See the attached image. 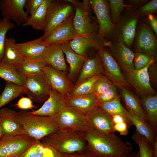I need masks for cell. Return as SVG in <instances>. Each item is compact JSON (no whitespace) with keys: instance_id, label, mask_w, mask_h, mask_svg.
Instances as JSON below:
<instances>
[{"instance_id":"cell-44","label":"cell","mask_w":157,"mask_h":157,"mask_svg":"<svg viewBox=\"0 0 157 157\" xmlns=\"http://www.w3.org/2000/svg\"><path fill=\"white\" fill-rule=\"evenodd\" d=\"M44 0H26L25 8L26 12L31 16L37 10Z\"/></svg>"},{"instance_id":"cell-2","label":"cell","mask_w":157,"mask_h":157,"mask_svg":"<svg viewBox=\"0 0 157 157\" xmlns=\"http://www.w3.org/2000/svg\"><path fill=\"white\" fill-rule=\"evenodd\" d=\"M17 117L28 135L36 140L60 131L54 116L35 115L22 110L17 112Z\"/></svg>"},{"instance_id":"cell-41","label":"cell","mask_w":157,"mask_h":157,"mask_svg":"<svg viewBox=\"0 0 157 157\" xmlns=\"http://www.w3.org/2000/svg\"><path fill=\"white\" fill-rule=\"evenodd\" d=\"M153 60H154L153 57L143 53L136 52L133 62L134 69H140L144 67Z\"/></svg>"},{"instance_id":"cell-21","label":"cell","mask_w":157,"mask_h":157,"mask_svg":"<svg viewBox=\"0 0 157 157\" xmlns=\"http://www.w3.org/2000/svg\"><path fill=\"white\" fill-rule=\"evenodd\" d=\"M42 58L48 65L56 69L64 72L67 69L62 44L49 45L45 50Z\"/></svg>"},{"instance_id":"cell-19","label":"cell","mask_w":157,"mask_h":157,"mask_svg":"<svg viewBox=\"0 0 157 157\" xmlns=\"http://www.w3.org/2000/svg\"><path fill=\"white\" fill-rule=\"evenodd\" d=\"M65 104L64 97L57 91L52 89L49 97L41 107L30 112L35 115L54 116L59 112Z\"/></svg>"},{"instance_id":"cell-1","label":"cell","mask_w":157,"mask_h":157,"mask_svg":"<svg viewBox=\"0 0 157 157\" xmlns=\"http://www.w3.org/2000/svg\"><path fill=\"white\" fill-rule=\"evenodd\" d=\"M80 133L87 142L86 150L95 157H120L133 149L130 142L124 141L115 133H102L88 125Z\"/></svg>"},{"instance_id":"cell-25","label":"cell","mask_w":157,"mask_h":157,"mask_svg":"<svg viewBox=\"0 0 157 157\" xmlns=\"http://www.w3.org/2000/svg\"><path fill=\"white\" fill-rule=\"evenodd\" d=\"M104 74V68L101 59L98 54L87 58L83 65L75 84Z\"/></svg>"},{"instance_id":"cell-38","label":"cell","mask_w":157,"mask_h":157,"mask_svg":"<svg viewBox=\"0 0 157 157\" xmlns=\"http://www.w3.org/2000/svg\"><path fill=\"white\" fill-rule=\"evenodd\" d=\"M15 27L14 24L5 17H3L0 22V63L3 55L6 33Z\"/></svg>"},{"instance_id":"cell-5","label":"cell","mask_w":157,"mask_h":157,"mask_svg":"<svg viewBox=\"0 0 157 157\" xmlns=\"http://www.w3.org/2000/svg\"><path fill=\"white\" fill-rule=\"evenodd\" d=\"M69 0L75 7L72 24L78 35L85 36L96 34L97 26L93 20L89 0Z\"/></svg>"},{"instance_id":"cell-36","label":"cell","mask_w":157,"mask_h":157,"mask_svg":"<svg viewBox=\"0 0 157 157\" xmlns=\"http://www.w3.org/2000/svg\"><path fill=\"white\" fill-rule=\"evenodd\" d=\"M98 106L109 114H119L127 118L130 113L121 104L119 96L111 101L100 104Z\"/></svg>"},{"instance_id":"cell-26","label":"cell","mask_w":157,"mask_h":157,"mask_svg":"<svg viewBox=\"0 0 157 157\" xmlns=\"http://www.w3.org/2000/svg\"><path fill=\"white\" fill-rule=\"evenodd\" d=\"M119 87L126 109L130 113L138 116L148 123L147 117L141 105L140 100L126 87L121 86Z\"/></svg>"},{"instance_id":"cell-46","label":"cell","mask_w":157,"mask_h":157,"mask_svg":"<svg viewBox=\"0 0 157 157\" xmlns=\"http://www.w3.org/2000/svg\"><path fill=\"white\" fill-rule=\"evenodd\" d=\"M42 144L44 145L42 157H62V154L53 147L48 144Z\"/></svg>"},{"instance_id":"cell-29","label":"cell","mask_w":157,"mask_h":157,"mask_svg":"<svg viewBox=\"0 0 157 157\" xmlns=\"http://www.w3.org/2000/svg\"><path fill=\"white\" fill-rule=\"evenodd\" d=\"M52 1L44 0L35 13L28 17L27 21L22 25L23 26H30L34 29L44 31L47 11Z\"/></svg>"},{"instance_id":"cell-51","label":"cell","mask_w":157,"mask_h":157,"mask_svg":"<svg viewBox=\"0 0 157 157\" xmlns=\"http://www.w3.org/2000/svg\"><path fill=\"white\" fill-rule=\"evenodd\" d=\"M34 144L28 149L20 157H38Z\"/></svg>"},{"instance_id":"cell-18","label":"cell","mask_w":157,"mask_h":157,"mask_svg":"<svg viewBox=\"0 0 157 157\" xmlns=\"http://www.w3.org/2000/svg\"><path fill=\"white\" fill-rule=\"evenodd\" d=\"M138 20V15L135 13L129 15L120 19L117 28L113 31L115 32L117 41L122 42L129 48L134 38Z\"/></svg>"},{"instance_id":"cell-50","label":"cell","mask_w":157,"mask_h":157,"mask_svg":"<svg viewBox=\"0 0 157 157\" xmlns=\"http://www.w3.org/2000/svg\"><path fill=\"white\" fill-rule=\"evenodd\" d=\"M148 20L151 28L152 30L155 35H157V19L156 17L152 14H150L148 16Z\"/></svg>"},{"instance_id":"cell-6","label":"cell","mask_w":157,"mask_h":157,"mask_svg":"<svg viewBox=\"0 0 157 157\" xmlns=\"http://www.w3.org/2000/svg\"><path fill=\"white\" fill-rule=\"evenodd\" d=\"M54 116L60 131L80 133L88 126L85 116L65 102Z\"/></svg>"},{"instance_id":"cell-53","label":"cell","mask_w":157,"mask_h":157,"mask_svg":"<svg viewBox=\"0 0 157 157\" xmlns=\"http://www.w3.org/2000/svg\"><path fill=\"white\" fill-rule=\"evenodd\" d=\"M153 157H157V139L152 145Z\"/></svg>"},{"instance_id":"cell-56","label":"cell","mask_w":157,"mask_h":157,"mask_svg":"<svg viewBox=\"0 0 157 157\" xmlns=\"http://www.w3.org/2000/svg\"><path fill=\"white\" fill-rule=\"evenodd\" d=\"M2 20L0 18V22Z\"/></svg>"},{"instance_id":"cell-17","label":"cell","mask_w":157,"mask_h":157,"mask_svg":"<svg viewBox=\"0 0 157 157\" xmlns=\"http://www.w3.org/2000/svg\"><path fill=\"white\" fill-rule=\"evenodd\" d=\"M17 112L8 107L0 109V125L3 136L28 135L17 118Z\"/></svg>"},{"instance_id":"cell-32","label":"cell","mask_w":157,"mask_h":157,"mask_svg":"<svg viewBox=\"0 0 157 157\" xmlns=\"http://www.w3.org/2000/svg\"><path fill=\"white\" fill-rule=\"evenodd\" d=\"M127 118L135 126L136 130L145 138L152 145L157 139V133L149 124L138 116L130 113Z\"/></svg>"},{"instance_id":"cell-49","label":"cell","mask_w":157,"mask_h":157,"mask_svg":"<svg viewBox=\"0 0 157 157\" xmlns=\"http://www.w3.org/2000/svg\"><path fill=\"white\" fill-rule=\"evenodd\" d=\"M62 157H95L86 150L71 154H62Z\"/></svg>"},{"instance_id":"cell-20","label":"cell","mask_w":157,"mask_h":157,"mask_svg":"<svg viewBox=\"0 0 157 157\" xmlns=\"http://www.w3.org/2000/svg\"><path fill=\"white\" fill-rule=\"evenodd\" d=\"M73 18L64 22L44 39L48 45L69 42L78 35L72 24Z\"/></svg>"},{"instance_id":"cell-30","label":"cell","mask_w":157,"mask_h":157,"mask_svg":"<svg viewBox=\"0 0 157 157\" xmlns=\"http://www.w3.org/2000/svg\"><path fill=\"white\" fill-rule=\"evenodd\" d=\"M142 106L146 114L149 124L154 132H157V96L149 95L140 99Z\"/></svg>"},{"instance_id":"cell-35","label":"cell","mask_w":157,"mask_h":157,"mask_svg":"<svg viewBox=\"0 0 157 157\" xmlns=\"http://www.w3.org/2000/svg\"><path fill=\"white\" fill-rule=\"evenodd\" d=\"M100 75L75 84L66 97H74L92 93L94 84Z\"/></svg>"},{"instance_id":"cell-4","label":"cell","mask_w":157,"mask_h":157,"mask_svg":"<svg viewBox=\"0 0 157 157\" xmlns=\"http://www.w3.org/2000/svg\"><path fill=\"white\" fill-rule=\"evenodd\" d=\"M74 13V5L69 0H52L47 11L42 38L64 22L73 18Z\"/></svg>"},{"instance_id":"cell-11","label":"cell","mask_w":157,"mask_h":157,"mask_svg":"<svg viewBox=\"0 0 157 157\" xmlns=\"http://www.w3.org/2000/svg\"><path fill=\"white\" fill-rule=\"evenodd\" d=\"M154 62V60H153L142 69H134L126 72L125 78L127 82L134 88L142 98L149 95L156 94V93L150 84L148 71L149 67Z\"/></svg>"},{"instance_id":"cell-16","label":"cell","mask_w":157,"mask_h":157,"mask_svg":"<svg viewBox=\"0 0 157 157\" xmlns=\"http://www.w3.org/2000/svg\"><path fill=\"white\" fill-rule=\"evenodd\" d=\"M103 45L108 47L110 53L125 72H128L134 69V54L123 43L119 41L114 43L106 42Z\"/></svg>"},{"instance_id":"cell-22","label":"cell","mask_w":157,"mask_h":157,"mask_svg":"<svg viewBox=\"0 0 157 157\" xmlns=\"http://www.w3.org/2000/svg\"><path fill=\"white\" fill-rule=\"evenodd\" d=\"M62 48L69 66V72L67 76L72 81L78 75L83 65L88 58L74 51L71 48L69 42L62 44Z\"/></svg>"},{"instance_id":"cell-24","label":"cell","mask_w":157,"mask_h":157,"mask_svg":"<svg viewBox=\"0 0 157 157\" xmlns=\"http://www.w3.org/2000/svg\"><path fill=\"white\" fill-rule=\"evenodd\" d=\"M96 34L89 35H78L69 42L72 49L76 53L86 56L88 51L92 48L98 49L101 45L99 43Z\"/></svg>"},{"instance_id":"cell-43","label":"cell","mask_w":157,"mask_h":157,"mask_svg":"<svg viewBox=\"0 0 157 157\" xmlns=\"http://www.w3.org/2000/svg\"><path fill=\"white\" fill-rule=\"evenodd\" d=\"M157 0H152L145 4L138 11V13L142 16H145L156 12Z\"/></svg>"},{"instance_id":"cell-47","label":"cell","mask_w":157,"mask_h":157,"mask_svg":"<svg viewBox=\"0 0 157 157\" xmlns=\"http://www.w3.org/2000/svg\"><path fill=\"white\" fill-rule=\"evenodd\" d=\"M129 128L127 124L125 122H122L114 124L113 129L115 131L119 132L121 135H126L129 132Z\"/></svg>"},{"instance_id":"cell-42","label":"cell","mask_w":157,"mask_h":157,"mask_svg":"<svg viewBox=\"0 0 157 157\" xmlns=\"http://www.w3.org/2000/svg\"><path fill=\"white\" fill-rule=\"evenodd\" d=\"M117 86L113 84L107 91L97 96L98 105L100 104L111 101L119 96Z\"/></svg>"},{"instance_id":"cell-27","label":"cell","mask_w":157,"mask_h":157,"mask_svg":"<svg viewBox=\"0 0 157 157\" xmlns=\"http://www.w3.org/2000/svg\"><path fill=\"white\" fill-rule=\"evenodd\" d=\"M24 57L20 52L13 38H6L4 52L0 63L17 68L22 63Z\"/></svg>"},{"instance_id":"cell-52","label":"cell","mask_w":157,"mask_h":157,"mask_svg":"<svg viewBox=\"0 0 157 157\" xmlns=\"http://www.w3.org/2000/svg\"><path fill=\"white\" fill-rule=\"evenodd\" d=\"M129 3L131 4L132 6L138 7L147 3L146 0H132L128 1Z\"/></svg>"},{"instance_id":"cell-8","label":"cell","mask_w":157,"mask_h":157,"mask_svg":"<svg viewBox=\"0 0 157 157\" xmlns=\"http://www.w3.org/2000/svg\"><path fill=\"white\" fill-rule=\"evenodd\" d=\"M23 86L28 97L35 103L45 101L52 89L43 72L35 74L24 75Z\"/></svg>"},{"instance_id":"cell-14","label":"cell","mask_w":157,"mask_h":157,"mask_svg":"<svg viewBox=\"0 0 157 157\" xmlns=\"http://www.w3.org/2000/svg\"><path fill=\"white\" fill-rule=\"evenodd\" d=\"M47 82L51 88L59 92L65 98L70 92L74 85L65 72L47 65L43 70Z\"/></svg>"},{"instance_id":"cell-10","label":"cell","mask_w":157,"mask_h":157,"mask_svg":"<svg viewBox=\"0 0 157 157\" xmlns=\"http://www.w3.org/2000/svg\"><path fill=\"white\" fill-rule=\"evenodd\" d=\"M98 53L102 61L104 74L116 86H129L118 63L110 52L101 45L98 49Z\"/></svg>"},{"instance_id":"cell-40","label":"cell","mask_w":157,"mask_h":157,"mask_svg":"<svg viewBox=\"0 0 157 157\" xmlns=\"http://www.w3.org/2000/svg\"><path fill=\"white\" fill-rule=\"evenodd\" d=\"M109 2L111 20L115 25L119 22L121 12L126 5L122 0H110Z\"/></svg>"},{"instance_id":"cell-28","label":"cell","mask_w":157,"mask_h":157,"mask_svg":"<svg viewBox=\"0 0 157 157\" xmlns=\"http://www.w3.org/2000/svg\"><path fill=\"white\" fill-rule=\"evenodd\" d=\"M16 45L24 57L37 58H42L45 50L49 45L44 42L42 37L27 42L16 43Z\"/></svg>"},{"instance_id":"cell-12","label":"cell","mask_w":157,"mask_h":157,"mask_svg":"<svg viewBox=\"0 0 157 157\" xmlns=\"http://www.w3.org/2000/svg\"><path fill=\"white\" fill-rule=\"evenodd\" d=\"M136 52L140 53L154 58L156 55L157 42L155 35L151 27L146 24L141 25L135 42Z\"/></svg>"},{"instance_id":"cell-3","label":"cell","mask_w":157,"mask_h":157,"mask_svg":"<svg viewBox=\"0 0 157 157\" xmlns=\"http://www.w3.org/2000/svg\"><path fill=\"white\" fill-rule=\"evenodd\" d=\"M43 144L53 147L62 154H71L86 150L87 142L80 133L59 131L44 137Z\"/></svg>"},{"instance_id":"cell-15","label":"cell","mask_w":157,"mask_h":157,"mask_svg":"<svg viewBox=\"0 0 157 157\" xmlns=\"http://www.w3.org/2000/svg\"><path fill=\"white\" fill-rule=\"evenodd\" d=\"M26 0H1L0 10L2 16L12 20L20 26L28 19V15L24 10Z\"/></svg>"},{"instance_id":"cell-33","label":"cell","mask_w":157,"mask_h":157,"mask_svg":"<svg viewBox=\"0 0 157 157\" xmlns=\"http://www.w3.org/2000/svg\"><path fill=\"white\" fill-rule=\"evenodd\" d=\"M4 89L0 95V109L11 101L23 94H26L23 86L6 81Z\"/></svg>"},{"instance_id":"cell-54","label":"cell","mask_w":157,"mask_h":157,"mask_svg":"<svg viewBox=\"0 0 157 157\" xmlns=\"http://www.w3.org/2000/svg\"><path fill=\"white\" fill-rule=\"evenodd\" d=\"M120 157H140L139 152H134Z\"/></svg>"},{"instance_id":"cell-7","label":"cell","mask_w":157,"mask_h":157,"mask_svg":"<svg viewBox=\"0 0 157 157\" xmlns=\"http://www.w3.org/2000/svg\"><path fill=\"white\" fill-rule=\"evenodd\" d=\"M36 140L28 135L3 136L0 139V157H20Z\"/></svg>"},{"instance_id":"cell-39","label":"cell","mask_w":157,"mask_h":157,"mask_svg":"<svg viewBox=\"0 0 157 157\" xmlns=\"http://www.w3.org/2000/svg\"><path fill=\"white\" fill-rule=\"evenodd\" d=\"M113 84L104 74H100L94 84L92 93L99 95L107 91Z\"/></svg>"},{"instance_id":"cell-13","label":"cell","mask_w":157,"mask_h":157,"mask_svg":"<svg viewBox=\"0 0 157 157\" xmlns=\"http://www.w3.org/2000/svg\"><path fill=\"white\" fill-rule=\"evenodd\" d=\"M88 125L103 133H115L111 116L98 106L90 110L85 116Z\"/></svg>"},{"instance_id":"cell-55","label":"cell","mask_w":157,"mask_h":157,"mask_svg":"<svg viewBox=\"0 0 157 157\" xmlns=\"http://www.w3.org/2000/svg\"><path fill=\"white\" fill-rule=\"evenodd\" d=\"M3 136V133L0 125V139Z\"/></svg>"},{"instance_id":"cell-37","label":"cell","mask_w":157,"mask_h":157,"mask_svg":"<svg viewBox=\"0 0 157 157\" xmlns=\"http://www.w3.org/2000/svg\"><path fill=\"white\" fill-rule=\"evenodd\" d=\"M132 138L138 146L140 157H153L152 145L145 138L136 130Z\"/></svg>"},{"instance_id":"cell-23","label":"cell","mask_w":157,"mask_h":157,"mask_svg":"<svg viewBox=\"0 0 157 157\" xmlns=\"http://www.w3.org/2000/svg\"><path fill=\"white\" fill-rule=\"evenodd\" d=\"M65 102L84 116L92 109L98 106L97 96L92 93L84 95L65 97Z\"/></svg>"},{"instance_id":"cell-48","label":"cell","mask_w":157,"mask_h":157,"mask_svg":"<svg viewBox=\"0 0 157 157\" xmlns=\"http://www.w3.org/2000/svg\"><path fill=\"white\" fill-rule=\"evenodd\" d=\"M109 114L112 117L114 124L122 122H125L127 124L129 128L131 126L133 125L131 121L124 116L117 114Z\"/></svg>"},{"instance_id":"cell-45","label":"cell","mask_w":157,"mask_h":157,"mask_svg":"<svg viewBox=\"0 0 157 157\" xmlns=\"http://www.w3.org/2000/svg\"><path fill=\"white\" fill-rule=\"evenodd\" d=\"M15 106L17 108L22 110L31 109L35 108L30 98L24 97H21Z\"/></svg>"},{"instance_id":"cell-9","label":"cell","mask_w":157,"mask_h":157,"mask_svg":"<svg viewBox=\"0 0 157 157\" xmlns=\"http://www.w3.org/2000/svg\"><path fill=\"white\" fill-rule=\"evenodd\" d=\"M89 2L99 23L98 36L101 38L108 37L112 33L115 26L111 19L109 1L105 0H91Z\"/></svg>"},{"instance_id":"cell-31","label":"cell","mask_w":157,"mask_h":157,"mask_svg":"<svg viewBox=\"0 0 157 157\" xmlns=\"http://www.w3.org/2000/svg\"><path fill=\"white\" fill-rule=\"evenodd\" d=\"M47 65L42 58L24 57L22 63L17 69L24 75L33 74L42 72Z\"/></svg>"},{"instance_id":"cell-34","label":"cell","mask_w":157,"mask_h":157,"mask_svg":"<svg viewBox=\"0 0 157 157\" xmlns=\"http://www.w3.org/2000/svg\"><path fill=\"white\" fill-rule=\"evenodd\" d=\"M0 78L6 81L22 86L25 80L24 75L16 68L0 63Z\"/></svg>"}]
</instances>
